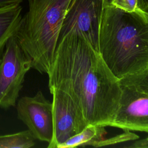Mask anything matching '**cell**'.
I'll list each match as a JSON object with an SVG mask.
<instances>
[{"mask_svg":"<svg viewBox=\"0 0 148 148\" xmlns=\"http://www.w3.org/2000/svg\"><path fill=\"white\" fill-rule=\"evenodd\" d=\"M47 75L49 90L70 95L88 124L109 125L120 98L119 79L82 35L69 33L58 40Z\"/></svg>","mask_w":148,"mask_h":148,"instance_id":"cell-1","label":"cell"},{"mask_svg":"<svg viewBox=\"0 0 148 148\" xmlns=\"http://www.w3.org/2000/svg\"><path fill=\"white\" fill-rule=\"evenodd\" d=\"M98 51L117 79L148 69V13L103 8Z\"/></svg>","mask_w":148,"mask_h":148,"instance_id":"cell-2","label":"cell"},{"mask_svg":"<svg viewBox=\"0 0 148 148\" xmlns=\"http://www.w3.org/2000/svg\"><path fill=\"white\" fill-rule=\"evenodd\" d=\"M71 0H28L16 36L34 69L48 74L59 34Z\"/></svg>","mask_w":148,"mask_h":148,"instance_id":"cell-3","label":"cell"},{"mask_svg":"<svg viewBox=\"0 0 148 148\" xmlns=\"http://www.w3.org/2000/svg\"><path fill=\"white\" fill-rule=\"evenodd\" d=\"M120 95L109 126L148 132V69L119 79Z\"/></svg>","mask_w":148,"mask_h":148,"instance_id":"cell-4","label":"cell"},{"mask_svg":"<svg viewBox=\"0 0 148 148\" xmlns=\"http://www.w3.org/2000/svg\"><path fill=\"white\" fill-rule=\"evenodd\" d=\"M0 68V108L15 106L25 76L32 66L31 59L20 46L16 35L8 41Z\"/></svg>","mask_w":148,"mask_h":148,"instance_id":"cell-5","label":"cell"},{"mask_svg":"<svg viewBox=\"0 0 148 148\" xmlns=\"http://www.w3.org/2000/svg\"><path fill=\"white\" fill-rule=\"evenodd\" d=\"M102 0H71L58 39L69 33L82 35L98 51V36L103 12Z\"/></svg>","mask_w":148,"mask_h":148,"instance_id":"cell-6","label":"cell"},{"mask_svg":"<svg viewBox=\"0 0 148 148\" xmlns=\"http://www.w3.org/2000/svg\"><path fill=\"white\" fill-rule=\"evenodd\" d=\"M49 90L53 95V136L47 147L58 148L88 124L82 110L70 95L57 88Z\"/></svg>","mask_w":148,"mask_h":148,"instance_id":"cell-7","label":"cell"},{"mask_svg":"<svg viewBox=\"0 0 148 148\" xmlns=\"http://www.w3.org/2000/svg\"><path fill=\"white\" fill-rule=\"evenodd\" d=\"M18 119L28 127L36 139L49 143L53 136L52 102L47 99L42 91L33 97L24 96L17 105Z\"/></svg>","mask_w":148,"mask_h":148,"instance_id":"cell-8","label":"cell"},{"mask_svg":"<svg viewBox=\"0 0 148 148\" xmlns=\"http://www.w3.org/2000/svg\"><path fill=\"white\" fill-rule=\"evenodd\" d=\"M20 5L0 9V58L9 39L18 32L23 19Z\"/></svg>","mask_w":148,"mask_h":148,"instance_id":"cell-9","label":"cell"},{"mask_svg":"<svg viewBox=\"0 0 148 148\" xmlns=\"http://www.w3.org/2000/svg\"><path fill=\"white\" fill-rule=\"evenodd\" d=\"M105 127L101 125L88 124L80 132L69 138L58 148L92 146L95 142L104 138L106 134Z\"/></svg>","mask_w":148,"mask_h":148,"instance_id":"cell-10","label":"cell"},{"mask_svg":"<svg viewBox=\"0 0 148 148\" xmlns=\"http://www.w3.org/2000/svg\"><path fill=\"white\" fill-rule=\"evenodd\" d=\"M35 138L28 130L0 135V148H29L35 145Z\"/></svg>","mask_w":148,"mask_h":148,"instance_id":"cell-11","label":"cell"},{"mask_svg":"<svg viewBox=\"0 0 148 148\" xmlns=\"http://www.w3.org/2000/svg\"><path fill=\"white\" fill-rule=\"evenodd\" d=\"M138 138L139 136L131 132V131L124 130V132L121 134L115 135L109 138H104L100 140L97 141L92 145V147H99L102 146H106L126 141L136 140Z\"/></svg>","mask_w":148,"mask_h":148,"instance_id":"cell-12","label":"cell"},{"mask_svg":"<svg viewBox=\"0 0 148 148\" xmlns=\"http://www.w3.org/2000/svg\"><path fill=\"white\" fill-rule=\"evenodd\" d=\"M111 5L127 12H132L139 8L138 0H113Z\"/></svg>","mask_w":148,"mask_h":148,"instance_id":"cell-13","label":"cell"},{"mask_svg":"<svg viewBox=\"0 0 148 148\" xmlns=\"http://www.w3.org/2000/svg\"><path fill=\"white\" fill-rule=\"evenodd\" d=\"M23 0H0V9L9 6L20 5Z\"/></svg>","mask_w":148,"mask_h":148,"instance_id":"cell-14","label":"cell"},{"mask_svg":"<svg viewBox=\"0 0 148 148\" xmlns=\"http://www.w3.org/2000/svg\"><path fill=\"white\" fill-rule=\"evenodd\" d=\"M130 147H141V148H146L148 147V137L143 139H140V140H138L132 145H131Z\"/></svg>","mask_w":148,"mask_h":148,"instance_id":"cell-15","label":"cell"},{"mask_svg":"<svg viewBox=\"0 0 148 148\" xmlns=\"http://www.w3.org/2000/svg\"><path fill=\"white\" fill-rule=\"evenodd\" d=\"M138 5L141 10L148 13V0H138Z\"/></svg>","mask_w":148,"mask_h":148,"instance_id":"cell-16","label":"cell"},{"mask_svg":"<svg viewBox=\"0 0 148 148\" xmlns=\"http://www.w3.org/2000/svg\"><path fill=\"white\" fill-rule=\"evenodd\" d=\"M113 0H102V3H103V7L105 8L106 6L111 5L112 2Z\"/></svg>","mask_w":148,"mask_h":148,"instance_id":"cell-17","label":"cell"},{"mask_svg":"<svg viewBox=\"0 0 148 148\" xmlns=\"http://www.w3.org/2000/svg\"><path fill=\"white\" fill-rule=\"evenodd\" d=\"M1 62H2V59H1V58H0V68H1Z\"/></svg>","mask_w":148,"mask_h":148,"instance_id":"cell-18","label":"cell"}]
</instances>
